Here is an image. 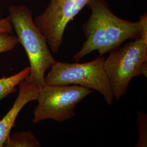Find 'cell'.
<instances>
[{
    "instance_id": "obj_5",
    "label": "cell",
    "mask_w": 147,
    "mask_h": 147,
    "mask_svg": "<svg viewBox=\"0 0 147 147\" xmlns=\"http://www.w3.org/2000/svg\"><path fill=\"white\" fill-rule=\"evenodd\" d=\"M92 92L91 89L75 84H44L39 87L32 122L37 124L48 119L62 123L70 119L76 115V105Z\"/></svg>"
},
{
    "instance_id": "obj_8",
    "label": "cell",
    "mask_w": 147,
    "mask_h": 147,
    "mask_svg": "<svg viewBox=\"0 0 147 147\" xmlns=\"http://www.w3.org/2000/svg\"><path fill=\"white\" fill-rule=\"evenodd\" d=\"M30 73V67H28L15 75L9 77L5 76L0 78V101L8 95L16 91V87L21 81L26 78Z\"/></svg>"
},
{
    "instance_id": "obj_12",
    "label": "cell",
    "mask_w": 147,
    "mask_h": 147,
    "mask_svg": "<svg viewBox=\"0 0 147 147\" xmlns=\"http://www.w3.org/2000/svg\"><path fill=\"white\" fill-rule=\"evenodd\" d=\"M13 27L8 16L0 19V33H8L13 34Z\"/></svg>"
},
{
    "instance_id": "obj_1",
    "label": "cell",
    "mask_w": 147,
    "mask_h": 147,
    "mask_svg": "<svg viewBox=\"0 0 147 147\" xmlns=\"http://www.w3.org/2000/svg\"><path fill=\"white\" fill-rule=\"evenodd\" d=\"M86 6L91 14L82 25L86 40L74 55L76 62L94 51L102 56L121 47L127 40L141 38L140 22L128 21L116 16L106 0H90Z\"/></svg>"
},
{
    "instance_id": "obj_4",
    "label": "cell",
    "mask_w": 147,
    "mask_h": 147,
    "mask_svg": "<svg viewBox=\"0 0 147 147\" xmlns=\"http://www.w3.org/2000/svg\"><path fill=\"white\" fill-rule=\"evenodd\" d=\"M105 57L99 56L84 63H69L56 61L45 76L47 85L75 84L100 93L105 101L112 105L113 95L104 68Z\"/></svg>"
},
{
    "instance_id": "obj_3",
    "label": "cell",
    "mask_w": 147,
    "mask_h": 147,
    "mask_svg": "<svg viewBox=\"0 0 147 147\" xmlns=\"http://www.w3.org/2000/svg\"><path fill=\"white\" fill-rule=\"evenodd\" d=\"M113 97L117 100L125 94L135 77H147V42L138 38L109 53L104 62Z\"/></svg>"
},
{
    "instance_id": "obj_6",
    "label": "cell",
    "mask_w": 147,
    "mask_h": 147,
    "mask_svg": "<svg viewBox=\"0 0 147 147\" xmlns=\"http://www.w3.org/2000/svg\"><path fill=\"white\" fill-rule=\"evenodd\" d=\"M90 1L50 0L45 9L34 19L36 26L46 38L52 52H59L68 24Z\"/></svg>"
},
{
    "instance_id": "obj_9",
    "label": "cell",
    "mask_w": 147,
    "mask_h": 147,
    "mask_svg": "<svg viewBox=\"0 0 147 147\" xmlns=\"http://www.w3.org/2000/svg\"><path fill=\"white\" fill-rule=\"evenodd\" d=\"M40 142L31 131L17 132L8 137L3 147H40Z\"/></svg>"
},
{
    "instance_id": "obj_10",
    "label": "cell",
    "mask_w": 147,
    "mask_h": 147,
    "mask_svg": "<svg viewBox=\"0 0 147 147\" xmlns=\"http://www.w3.org/2000/svg\"><path fill=\"white\" fill-rule=\"evenodd\" d=\"M137 126L138 131V140L135 147H147V115L141 111H137Z\"/></svg>"
},
{
    "instance_id": "obj_13",
    "label": "cell",
    "mask_w": 147,
    "mask_h": 147,
    "mask_svg": "<svg viewBox=\"0 0 147 147\" xmlns=\"http://www.w3.org/2000/svg\"><path fill=\"white\" fill-rule=\"evenodd\" d=\"M141 27V38L146 42H147V14L144 13L140 16V20Z\"/></svg>"
},
{
    "instance_id": "obj_7",
    "label": "cell",
    "mask_w": 147,
    "mask_h": 147,
    "mask_svg": "<svg viewBox=\"0 0 147 147\" xmlns=\"http://www.w3.org/2000/svg\"><path fill=\"white\" fill-rule=\"evenodd\" d=\"M19 94L16 101L5 116L0 120V147L3 144L11 135V131L15 126V122L19 113L24 107L30 102L37 100L39 94V87L27 82L25 80L19 84Z\"/></svg>"
},
{
    "instance_id": "obj_2",
    "label": "cell",
    "mask_w": 147,
    "mask_h": 147,
    "mask_svg": "<svg viewBox=\"0 0 147 147\" xmlns=\"http://www.w3.org/2000/svg\"><path fill=\"white\" fill-rule=\"evenodd\" d=\"M13 30L24 48L30 64V73L25 79L40 87L45 84V74L56 60L46 38L36 26L32 11L23 5H11L8 8Z\"/></svg>"
},
{
    "instance_id": "obj_11",
    "label": "cell",
    "mask_w": 147,
    "mask_h": 147,
    "mask_svg": "<svg viewBox=\"0 0 147 147\" xmlns=\"http://www.w3.org/2000/svg\"><path fill=\"white\" fill-rule=\"evenodd\" d=\"M20 44L18 37L8 33H0V53L13 50Z\"/></svg>"
}]
</instances>
